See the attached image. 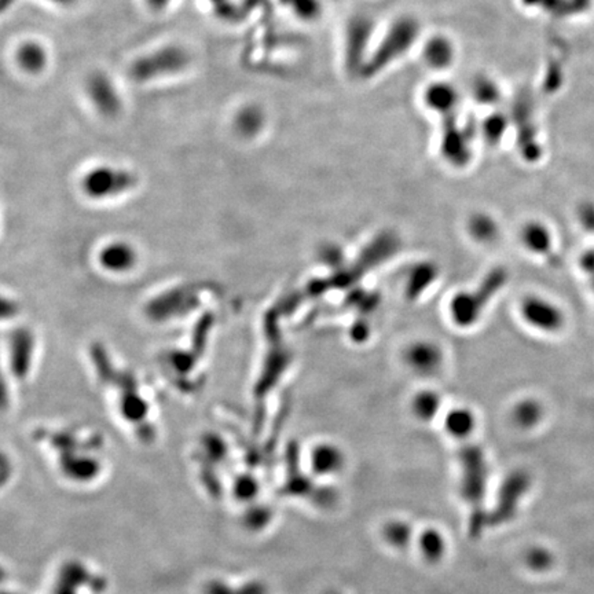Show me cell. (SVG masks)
Segmentation results:
<instances>
[{
	"instance_id": "obj_35",
	"label": "cell",
	"mask_w": 594,
	"mask_h": 594,
	"mask_svg": "<svg viewBox=\"0 0 594 594\" xmlns=\"http://www.w3.org/2000/svg\"><path fill=\"white\" fill-rule=\"evenodd\" d=\"M15 312H17V309H15L12 302L7 301L5 297H0V320L12 317V315L15 314Z\"/></svg>"
},
{
	"instance_id": "obj_8",
	"label": "cell",
	"mask_w": 594,
	"mask_h": 594,
	"mask_svg": "<svg viewBox=\"0 0 594 594\" xmlns=\"http://www.w3.org/2000/svg\"><path fill=\"white\" fill-rule=\"evenodd\" d=\"M135 184V176L124 170L98 167L85 173L82 186L85 194L93 198L109 197L127 192Z\"/></svg>"
},
{
	"instance_id": "obj_42",
	"label": "cell",
	"mask_w": 594,
	"mask_h": 594,
	"mask_svg": "<svg viewBox=\"0 0 594 594\" xmlns=\"http://www.w3.org/2000/svg\"><path fill=\"white\" fill-rule=\"evenodd\" d=\"M2 594H6V593H2Z\"/></svg>"
},
{
	"instance_id": "obj_43",
	"label": "cell",
	"mask_w": 594,
	"mask_h": 594,
	"mask_svg": "<svg viewBox=\"0 0 594 594\" xmlns=\"http://www.w3.org/2000/svg\"><path fill=\"white\" fill-rule=\"evenodd\" d=\"M221 2H222V0H221Z\"/></svg>"
},
{
	"instance_id": "obj_5",
	"label": "cell",
	"mask_w": 594,
	"mask_h": 594,
	"mask_svg": "<svg viewBox=\"0 0 594 594\" xmlns=\"http://www.w3.org/2000/svg\"><path fill=\"white\" fill-rule=\"evenodd\" d=\"M473 134L470 125L462 124L459 114L441 120L439 152L449 164L462 168L472 159Z\"/></svg>"
},
{
	"instance_id": "obj_41",
	"label": "cell",
	"mask_w": 594,
	"mask_h": 594,
	"mask_svg": "<svg viewBox=\"0 0 594 594\" xmlns=\"http://www.w3.org/2000/svg\"><path fill=\"white\" fill-rule=\"evenodd\" d=\"M328 594H342V593H339V591L332 590V591H329Z\"/></svg>"
},
{
	"instance_id": "obj_12",
	"label": "cell",
	"mask_w": 594,
	"mask_h": 594,
	"mask_svg": "<svg viewBox=\"0 0 594 594\" xmlns=\"http://www.w3.org/2000/svg\"><path fill=\"white\" fill-rule=\"evenodd\" d=\"M88 98L103 116L114 117L122 109V98L114 80L104 72H94L85 84Z\"/></svg>"
},
{
	"instance_id": "obj_33",
	"label": "cell",
	"mask_w": 594,
	"mask_h": 594,
	"mask_svg": "<svg viewBox=\"0 0 594 594\" xmlns=\"http://www.w3.org/2000/svg\"><path fill=\"white\" fill-rule=\"evenodd\" d=\"M579 267L585 272L589 285L594 292V250H586L580 253Z\"/></svg>"
},
{
	"instance_id": "obj_16",
	"label": "cell",
	"mask_w": 594,
	"mask_h": 594,
	"mask_svg": "<svg viewBox=\"0 0 594 594\" xmlns=\"http://www.w3.org/2000/svg\"><path fill=\"white\" fill-rule=\"evenodd\" d=\"M48 55L45 48L35 40L21 43L15 52V63L21 71L29 74H39L47 66Z\"/></svg>"
},
{
	"instance_id": "obj_40",
	"label": "cell",
	"mask_w": 594,
	"mask_h": 594,
	"mask_svg": "<svg viewBox=\"0 0 594 594\" xmlns=\"http://www.w3.org/2000/svg\"><path fill=\"white\" fill-rule=\"evenodd\" d=\"M2 465H4V459L0 456V470H2Z\"/></svg>"
},
{
	"instance_id": "obj_10",
	"label": "cell",
	"mask_w": 594,
	"mask_h": 594,
	"mask_svg": "<svg viewBox=\"0 0 594 594\" xmlns=\"http://www.w3.org/2000/svg\"><path fill=\"white\" fill-rule=\"evenodd\" d=\"M421 61L430 71L443 74L450 71L457 61V45L446 32H433L425 37L420 48Z\"/></svg>"
},
{
	"instance_id": "obj_11",
	"label": "cell",
	"mask_w": 594,
	"mask_h": 594,
	"mask_svg": "<svg viewBox=\"0 0 594 594\" xmlns=\"http://www.w3.org/2000/svg\"><path fill=\"white\" fill-rule=\"evenodd\" d=\"M462 467L461 492L473 505L480 501L486 483V462L480 449L470 446L460 456Z\"/></svg>"
},
{
	"instance_id": "obj_37",
	"label": "cell",
	"mask_w": 594,
	"mask_h": 594,
	"mask_svg": "<svg viewBox=\"0 0 594 594\" xmlns=\"http://www.w3.org/2000/svg\"><path fill=\"white\" fill-rule=\"evenodd\" d=\"M6 391H5V382L0 380V408L6 405Z\"/></svg>"
},
{
	"instance_id": "obj_26",
	"label": "cell",
	"mask_w": 594,
	"mask_h": 594,
	"mask_svg": "<svg viewBox=\"0 0 594 594\" xmlns=\"http://www.w3.org/2000/svg\"><path fill=\"white\" fill-rule=\"evenodd\" d=\"M382 537L396 549H405L413 540V527L405 520L388 521L382 529Z\"/></svg>"
},
{
	"instance_id": "obj_34",
	"label": "cell",
	"mask_w": 594,
	"mask_h": 594,
	"mask_svg": "<svg viewBox=\"0 0 594 594\" xmlns=\"http://www.w3.org/2000/svg\"><path fill=\"white\" fill-rule=\"evenodd\" d=\"M527 563L534 569H548L550 566L549 553L542 549H534L527 556Z\"/></svg>"
},
{
	"instance_id": "obj_7",
	"label": "cell",
	"mask_w": 594,
	"mask_h": 594,
	"mask_svg": "<svg viewBox=\"0 0 594 594\" xmlns=\"http://www.w3.org/2000/svg\"><path fill=\"white\" fill-rule=\"evenodd\" d=\"M521 320L540 333H559L566 325V315L563 310L538 294H529L524 297L519 306Z\"/></svg>"
},
{
	"instance_id": "obj_4",
	"label": "cell",
	"mask_w": 594,
	"mask_h": 594,
	"mask_svg": "<svg viewBox=\"0 0 594 594\" xmlns=\"http://www.w3.org/2000/svg\"><path fill=\"white\" fill-rule=\"evenodd\" d=\"M190 55L181 45H165L142 55L130 66V77L138 83L152 82L163 76L181 74L189 66Z\"/></svg>"
},
{
	"instance_id": "obj_18",
	"label": "cell",
	"mask_w": 594,
	"mask_h": 594,
	"mask_svg": "<svg viewBox=\"0 0 594 594\" xmlns=\"http://www.w3.org/2000/svg\"><path fill=\"white\" fill-rule=\"evenodd\" d=\"M441 396L431 388L417 391L411 401V413L421 422H432L441 414Z\"/></svg>"
},
{
	"instance_id": "obj_17",
	"label": "cell",
	"mask_w": 594,
	"mask_h": 594,
	"mask_svg": "<svg viewBox=\"0 0 594 594\" xmlns=\"http://www.w3.org/2000/svg\"><path fill=\"white\" fill-rule=\"evenodd\" d=\"M444 431L454 439H467L475 432L476 416L467 406H456L443 417Z\"/></svg>"
},
{
	"instance_id": "obj_9",
	"label": "cell",
	"mask_w": 594,
	"mask_h": 594,
	"mask_svg": "<svg viewBox=\"0 0 594 594\" xmlns=\"http://www.w3.org/2000/svg\"><path fill=\"white\" fill-rule=\"evenodd\" d=\"M421 103L431 114H438L441 120L448 119L459 114L461 93L459 87L449 80H433L422 90Z\"/></svg>"
},
{
	"instance_id": "obj_19",
	"label": "cell",
	"mask_w": 594,
	"mask_h": 594,
	"mask_svg": "<svg viewBox=\"0 0 594 594\" xmlns=\"http://www.w3.org/2000/svg\"><path fill=\"white\" fill-rule=\"evenodd\" d=\"M467 233L476 243L490 245L499 240L500 226L490 213H475L468 218Z\"/></svg>"
},
{
	"instance_id": "obj_2",
	"label": "cell",
	"mask_w": 594,
	"mask_h": 594,
	"mask_svg": "<svg viewBox=\"0 0 594 594\" xmlns=\"http://www.w3.org/2000/svg\"><path fill=\"white\" fill-rule=\"evenodd\" d=\"M507 280L508 274L504 269H494L486 275L476 291H464L454 294L448 309L450 321L461 329L475 326L480 321L492 297L504 288Z\"/></svg>"
},
{
	"instance_id": "obj_21",
	"label": "cell",
	"mask_w": 594,
	"mask_h": 594,
	"mask_svg": "<svg viewBox=\"0 0 594 594\" xmlns=\"http://www.w3.org/2000/svg\"><path fill=\"white\" fill-rule=\"evenodd\" d=\"M292 17L304 24L317 23L323 15L321 0H277Z\"/></svg>"
},
{
	"instance_id": "obj_14",
	"label": "cell",
	"mask_w": 594,
	"mask_h": 594,
	"mask_svg": "<svg viewBox=\"0 0 594 594\" xmlns=\"http://www.w3.org/2000/svg\"><path fill=\"white\" fill-rule=\"evenodd\" d=\"M312 472L317 476H332L342 470L345 454L337 444L322 441L315 444L310 456Z\"/></svg>"
},
{
	"instance_id": "obj_6",
	"label": "cell",
	"mask_w": 594,
	"mask_h": 594,
	"mask_svg": "<svg viewBox=\"0 0 594 594\" xmlns=\"http://www.w3.org/2000/svg\"><path fill=\"white\" fill-rule=\"evenodd\" d=\"M402 362L414 376L431 379L441 373L446 362V354L436 340L417 339L406 344Z\"/></svg>"
},
{
	"instance_id": "obj_32",
	"label": "cell",
	"mask_w": 594,
	"mask_h": 594,
	"mask_svg": "<svg viewBox=\"0 0 594 594\" xmlns=\"http://www.w3.org/2000/svg\"><path fill=\"white\" fill-rule=\"evenodd\" d=\"M578 221L585 232L594 235V203L585 202L578 208Z\"/></svg>"
},
{
	"instance_id": "obj_36",
	"label": "cell",
	"mask_w": 594,
	"mask_h": 594,
	"mask_svg": "<svg viewBox=\"0 0 594 594\" xmlns=\"http://www.w3.org/2000/svg\"><path fill=\"white\" fill-rule=\"evenodd\" d=\"M144 2L153 12H163L171 4V0H144Z\"/></svg>"
},
{
	"instance_id": "obj_25",
	"label": "cell",
	"mask_w": 594,
	"mask_h": 594,
	"mask_svg": "<svg viewBox=\"0 0 594 594\" xmlns=\"http://www.w3.org/2000/svg\"><path fill=\"white\" fill-rule=\"evenodd\" d=\"M436 278V269L431 263H420L411 272V277L406 280V294L411 299H416L422 292L427 291L428 286L432 285Z\"/></svg>"
},
{
	"instance_id": "obj_1",
	"label": "cell",
	"mask_w": 594,
	"mask_h": 594,
	"mask_svg": "<svg viewBox=\"0 0 594 594\" xmlns=\"http://www.w3.org/2000/svg\"><path fill=\"white\" fill-rule=\"evenodd\" d=\"M422 24L414 15H400L376 37L360 79L373 80L411 54L421 40Z\"/></svg>"
},
{
	"instance_id": "obj_28",
	"label": "cell",
	"mask_w": 594,
	"mask_h": 594,
	"mask_svg": "<svg viewBox=\"0 0 594 594\" xmlns=\"http://www.w3.org/2000/svg\"><path fill=\"white\" fill-rule=\"evenodd\" d=\"M269 586L262 580H251L240 588L226 585L224 582H213L208 586L207 594H269Z\"/></svg>"
},
{
	"instance_id": "obj_23",
	"label": "cell",
	"mask_w": 594,
	"mask_h": 594,
	"mask_svg": "<svg viewBox=\"0 0 594 594\" xmlns=\"http://www.w3.org/2000/svg\"><path fill=\"white\" fill-rule=\"evenodd\" d=\"M470 91L473 101L478 103L479 105H495V104L499 103L500 96H501V91H500L495 80L486 76V74L473 77Z\"/></svg>"
},
{
	"instance_id": "obj_3",
	"label": "cell",
	"mask_w": 594,
	"mask_h": 594,
	"mask_svg": "<svg viewBox=\"0 0 594 594\" xmlns=\"http://www.w3.org/2000/svg\"><path fill=\"white\" fill-rule=\"evenodd\" d=\"M377 23L368 13L351 15L344 29V65L352 76H360L374 42H376Z\"/></svg>"
},
{
	"instance_id": "obj_31",
	"label": "cell",
	"mask_w": 594,
	"mask_h": 594,
	"mask_svg": "<svg viewBox=\"0 0 594 594\" xmlns=\"http://www.w3.org/2000/svg\"><path fill=\"white\" fill-rule=\"evenodd\" d=\"M259 484L255 479L251 478V476H243L240 478V480L235 483V492H237V497L240 500H251L255 497L256 492H258Z\"/></svg>"
},
{
	"instance_id": "obj_30",
	"label": "cell",
	"mask_w": 594,
	"mask_h": 594,
	"mask_svg": "<svg viewBox=\"0 0 594 594\" xmlns=\"http://www.w3.org/2000/svg\"><path fill=\"white\" fill-rule=\"evenodd\" d=\"M272 519V512L266 505H259V507L252 508L250 512L246 513L245 523L248 529L253 531L266 529Z\"/></svg>"
},
{
	"instance_id": "obj_15",
	"label": "cell",
	"mask_w": 594,
	"mask_h": 594,
	"mask_svg": "<svg viewBox=\"0 0 594 594\" xmlns=\"http://www.w3.org/2000/svg\"><path fill=\"white\" fill-rule=\"evenodd\" d=\"M521 245L532 255L548 256L553 251V235L549 227L540 221H530L520 230Z\"/></svg>"
},
{
	"instance_id": "obj_39",
	"label": "cell",
	"mask_w": 594,
	"mask_h": 594,
	"mask_svg": "<svg viewBox=\"0 0 594 594\" xmlns=\"http://www.w3.org/2000/svg\"><path fill=\"white\" fill-rule=\"evenodd\" d=\"M4 577H5L4 571H2V569H0V580L4 579Z\"/></svg>"
},
{
	"instance_id": "obj_22",
	"label": "cell",
	"mask_w": 594,
	"mask_h": 594,
	"mask_svg": "<svg viewBox=\"0 0 594 594\" xmlns=\"http://www.w3.org/2000/svg\"><path fill=\"white\" fill-rule=\"evenodd\" d=\"M420 550L424 556L425 560L431 564L439 563L448 552V543L446 538L439 530L427 529L421 532L419 540Z\"/></svg>"
},
{
	"instance_id": "obj_13",
	"label": "cell",
	"mask_w": 594,
	"mask_h": 594,
	"mask_svg": "<svg viewBox=\"0 0 594 594\" xmlns=\"http://www.w3.org/2000/svg\"><path fill=\"white\" fill-rule=\"evenodd\" d=\"M266 125V111L256 103L243 104L233 117V128L243 139L258 138Z\"/></svg>"
},
{
	"instance_id": "obj_20",
	"label": "cell",
	"mask_w": 594,
	"mask_h": 594,
	"mask_svg": "<svg viewBox=\"0 0 594 594\" xmlns=\"http://www.w3.org/2000/svg\"><path fill=\"white\" fill-rule=\"evenodd\" d=\"M99 261L111 272H127L135 263V252L127 243H112L103 251Z\"/></svg>"
},
{
	"instance_id": "obj_24",
	"label": "cell",
	"mask_w": 594,
	"mask_h": 594,
	"mask_svg": "<svg viewBox=\"0 0 594 594\" xmlns=\"http://www.w3.org/2000/svg\"><path fill=\"white\" fill-rule=\"evenodd\" d=\"M542 405L532 398L519 401L512 411V421L523 430L535 427L542 420Z\"/></svg>"
},
{
	"instance_id": "obj_27",
	"label": "cell",
	"mask_w": 594,
	"mask_h": 594,
	"mask_svg": "<svg viewBox=\"0 0 594 594\" xmlns=\"http://www.w3.org/2000/svg\"><path fill=\"white\" fill-rule=\"evenodd\" d=\"M15 354H13V365L18 376H24L29 368L32 351V337L28 332H20L15 336Z\"/></svg>"
},
{
	"instance_id": "obj_38",
	"label": "cell",
	"mask_w": 594,
	"mask_h": 594,
	"mask_svg": "<svg viewBox=\"0 0 594 594\" xmlns=\"http://www.w3.org/2000/svg\"><path fill=\"white\" fill-rule=\"evenodd\" d=\"M53 4L61 5V6H71L76 0H50Z\"/></svg>"
},
{
	"instance_id": "obj_29",
	"label": "cell",
	"mask_w": 594,
	"mask_h": 594,
	"mask_svg": "<svg viewBox=\"0 0 594 594\" xmlns=\"http://www.w3.org/2000/svg\"><path fill=\"white\" fill-rule=\"evenodd\" d=\"M507 131V122L501 114H492L483 120L480 125V134L486 139L487 144H500L502 136L505 135Z\"/></svg>"
}]
</instances>
